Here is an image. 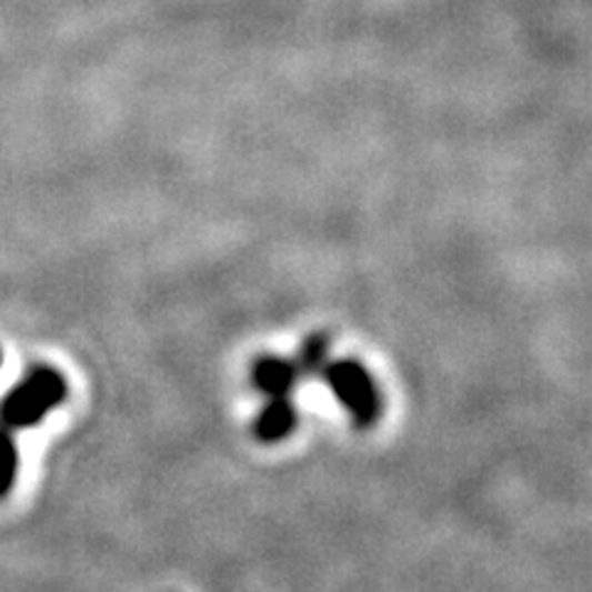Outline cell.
<instances>
[{
  "instance_id": "6da1fadb",
  "label": "cell",
  "mask_w": 592,
  "mask_h": 592,
  "mask_svg": "<svg viewBox=\"0 0 592 592\" xmlns=\"http://www.w3.org/2000/svg\"><path fill=\"white\" fill-rule=\"evenodd\" d=\"M321 378L327 381L333 398L339 400V405L349 412L351 422L359 430H371L373 424L381 420L383 412V398L378 390L373 375L368 373V368L353 359H341L327 363L321 371Z\"/></svg>"
},
{
  "instance_id": "7a4b0ae2",
  "label": "cell",
  "mask_w": 592,
  "mask_h": 592,
  "mask_svg": "<svg viewBox=\"0 0 592 592\" xmlns=\"http://www.w3.org/2000/svg\"><path fill=\"white\" fill-rule=\"evenodd\" d=\"M67 398V383L62 373L48 365H38L28 373L13 393H10L0 408V418L8 428H32L50 410L62 405Z\"/></svg>"
},
{
  "instance_id": "3957f363",
  "label": "cell",
  "mask_w": 592,
  "mask_h": 592,
  "mask_svg": "<svg viewBox=\"0 0 592 592\" xmlns=\"http://www.w3.org/2000/svg\"><path fill=\"white\" fill-rule=\"evenodd\" d=\"M299 424V412L292 402V395L270 398L267 405L257 412L252 422V434L257 442L277 444L284 442Z\"/></svg>"
},
{
  "instance_id": "277c9868",
  "label": "cell",
  "mask_w": 592,
  "mask_h": 592,
  "mask_svg": "<svg viewBox=\"0 0 592 592\" xmlns=\"http://www.w3.org/2000/svg\"><path fill=\"white\" fill-rule=\"evenodd\" d=\"M299 368L297 363L287 359H277V355H262L250 368V381L254 390H260L267 398L292 395L294 385L299 383Z\"/></svg>"
},
{
  "instance_id": "5b68a950",
  "label": "cell",
  "mask_w": 592,
  "mask_h": 592,
  "mask_svg": "<svg viewBox=\"0 0 592 592\" xmlns=\"http://www.w3.org/2000/svg\"><path fill=\"white\" fill-rule=\"evenodd\" d=\"M327 355H329V339L323 337V333H311V337L301 345V353H299V373H307V375H321L323 365H327Z\"/></svg>"
},
{
  "instance_id": "8992f818",
  "label": "cell",
  "mask_w": 592,
  "mask_h": 592,
  "mask_svg": "<svg viewBox=\"0 0 592 592\" xmlns=\"http://www.w3.org/2000/svg\"><path fill=\"white\" fill-rule=\"evenodd\" d=\"M16 469H18L16 444L8 438V432H0V496L8 494V489L16 479Z\"/></svg>"
}]
</instances>
